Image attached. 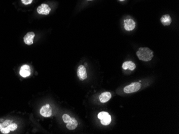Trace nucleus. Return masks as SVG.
<instances>
[{
  "label": "nucleus",
  "mask_w": 179,
  "mask_h": 134,
  "mask_svg": "<svg viewBox=\"0 0 179 134\" xmlns=\"http://www.w3.org/2000/svg\"><path fill=\"white\" fill-rule=\"evenodd\" d=\"M139 59L144 61H149L152 59L153 52L149 48H140L136 52Z\"/></svg>",
  "instance_id": "nucleus-1"
},
{
  "label": "nucleus",
  "mask_w": 179,
  "mask_h": 134,
  "mask_svg": "<svg viewBox=\"0 0 179 134\" xmlns=\"http://www.w3.org/2000/svg\"><path fill=\"white\" fill-rule=\"evenodd\" d=\"M141 83L138 82L131 83L130 85L124 87V92L126 94H130L135 92H138L141 89Z\"/></svg>",
  "instance_id": "nucleus-2"
},
{
  "label": "nucleus",
  "mask_w": 179,
  "mask_h": 134,
  "mask_svg": "<svg viewBox=\"0 0 179 134\" xmlns=\"http://www.w3.org/2000/svg\"><path fill=\"white\" fill-rule=\"evenodd\" d=\"M98 118L101 120V123L104 126L110 125L111 122V117L106 112H101L98 114Z\"/></svg>",
  "instance_id": "nucleus-3"
},
{
  "label": "nucleus",
  "mask_w": 179,
  "mask_h": 134,
  "mask_svg": "<svg viewBox=\"0 0 179 134\" xmlns=\"http://www.w3.org/2000/svg\"><path fill=\"white\" fill-rule=\"evenodd\" d=\"M40 114L41 116L45 118L50 117L52 114V109L49 104H46L40 110Z\"/></svg>",
  "instance_id": "nucleus-4"
},
{
  "label": "nucleus",
  "mask_w": 179,
  "mask_h": 134,
  "mask_svg": "<svg viewBox=\"0 0 179 134\" xmlns=\"http://www.w3.org/2000/svg\"><path fill=\"white\" fill-rule=\"evenodd\" d=\"M77 76L78 77L79 79L81 81H84L87 78V72H86V69L85 67L81 65L79 66L77 69Z\"/></svg>",
  "instance_id": "nucleus-5"
},
{
  "label": "nucleus",
  "mask_w": 179,
  "mask_h": 134,
  "mask_svg": "<svg viewBox=\"0 0 179 134\" xmlns=\"http://www.w3.org/2000/svg\"><path fill=\"white\" fill-rule=\"evenodd\" d=\"M136 26V23L132 19H125L124 20V28L126 31H131L134 30Z\"/></svg>",
  "instance_id": "nucleus-6"
},
{
  "label": "nucleus",
  "mask_w": 179,
  "mask_h": 134,
  "mask_svg": "<svg viewBox=\"0 0 179 134\" xmlns=\"http://www.w3.org/2000/svg\"><path fill=\"white\" fill-rule=\"evenodd\" d=\"M31 68L28 65H26V64L23 65L21 67L20 71H19V74L22 76V77H23V78L28 77L31 75Z\"/></svg>",
  "instance_id": "nucleus-7"
},
{
  "label": "nucleus",
  "mask_w": 179,
  "mask_h": 134,
  "mask_svg": "<svg viewBox=\"0 0 179 134\" xmlns=\"http://www.w3.org/2000/svg\"><path fill=\"white\" fill-rule=\"evenodd\" d=\"M35 37V34L33 32H30L24 36V42L26 45H31L34 43V40Z\"/></svg>",
  "instance_id": "nucleus-8"
},
{
  "label": "nucleus",
  "mask_w": 179,
  "mask_h": 134,
  "mask_svg": "<svg viewBox=\"0 0 179 134\" xmlns=\"http://www.w3.org/2000/svg\"><path fill=\"white\" fill-rule=\"evenodd\" d=\"M51 9L49 7L48 5L46 4H42L37 8V12L39 14L43 15H48L50 12Z\"/></svg>",
  "instance_id": "nucleus-9"
},
{
  "label": "nucleus",
  "mask_w": 179,
  "mask_h": 134,
  "mask_svg": "<svg viewBox=\"0 0 179 134\" xmlns=\"http://www.w3.org/2000/svg\"><path fill=\"white\" fill-rule=\"evenodd\" d=\"M112 98V94L110 92H104L101 94L99 96V99L101 103H105L110 101V99Z\"/></svg>",
  "instance_id": "nucleus-10"
},
{
  "label": "nucleus",
  "mask_w": 179,
  "mask_h": 134,
  "mask_svg": "<svg viewBox=\"0 0 179 134\" xmlns=\"http://www.w3.org/2000/svg\"><path fill=\"white\" fill-rule=\"evenodd\" d=\"M136 67L135 64L131 61H124L122 64V68L124 70H129L130 71H134Z\"/></svg>",
  "instance_id": "nucleus-11"
},
{
  "label": "nucleus",
  "mask_w": 179,
  "mask_h": 134,
  "mask_svg": "<svg viewBox=\"0 0 179 134\" xmlns=\"http://www.w3.org/2000/svg\"><path fill=\"white\" fill-rule=\"evenodd\" d=\"M78 126V122L75 118H71V120L69 122L67 123L66 125V127L67 129L70 130H75Z\"/></svg>",
  "instance_id": "nucleus-12"
},
{
  "label": "nucleus",
  "mask_w": 179,
  "mask_h": 134,
  "mask_svg": "<svg viewBox=\"0 0 179 134\" xmlns=\"http://www.w3.org/2000/svg\"><path fill=\"white\" fill-rule=\"evenodd\" d=\"M160 21L164 26H169L172 23V18L169 14H165L160 18Z\"/></svg>",
  "instance_id": "nucleus-13"
},
{
  "label": "nucleus",
  "mask_w": 179,
  "mask_h": 134,
  "mask_svg": "<svg viewBox=\"0 0 179 134\" xmlns=\"http://www.w3.org/2000/svg\"><path fill=\"white\" fill-rule=\"evenodd\" d=\"M71 118H72V117H70V116L68 115V114H65L62 116L63 121H64L65 123H66L69 122L70 120H71Z\"/></svg>",
  "instance_id": "nucleus-14"
},
{
  "label": "nucleus",
  "mask_w": 179,
  "mask_h": 134,
  "mask_svg": "<svg viewBox=\"0 0 179 134\" xmlns=\"http://www.w3.org/2000/svg\"><path fill=\"white\" fill-rule=\"evenodd\" d=\"M7 127L9 128V129L10 131H12L13 132V131H14V130L17 129V128H18V126H17L16 123H12L10 125H9Z\"/></svg>",
  "instance_id": "nucleus-15"
},
{
  "label": "nucleus",
  "mask_w": 179,
  "mask_h": 134,
  "mask_svg": "<svg viewBox=\"0 0 179 134\" xmlns=\"http://www.w3.org/2000/svg\"><path fill=\"white\" fill-rule=\"evenodd\" d=\"M12 121L11 120H5L4 122H3L2 123V125L3 127H8L9 125H10L11 123H12Z\"/></svg>",
  "instance_id": "nucleus-16"
},
{
  "label": "nucleus",
  "mask_w": 179,
  "mask_h": 134,
  "mask_svg": "<svg viewBox=\"0 0 179 134\" xmlns=\"http://www.w3.org/2000/svg\"><path fill=\"white\" fill-rule=\"evenodd\" d=\"M10 130L7 127H3L2 129L1 130V132L3 134H7L9 133Z\"/></svg>",
  "instance_id": "nucleus-17"
},
{
  "label": "nucleus",
  "mask_w": 179,
  "mask_h": 134,
  "mask_svg": "<svg viewBox=\"0 0 179 134\" xmlns=\"http://www.w3.org/2000/svg\"><path fill=\"white\" fill-rule=\"evenodd\" d=\"M22 2L25 5H28L32 2L33 0H21Z\"/></svg>",
  "instance_id": "nucleus-18"
},
{
  "label": "nucleus",
  "mask_w": 179,
  "mask_h": 134,
  "mask_svg": "<svg viewBox=\"0 0 179 134\" xmlns=\"http://www.w3.org/2000/svg\"><path fill=\"white\" fill-rule=\"evenodd\" d=\"M2 128H3L2 125V124H1V123H0V132H1V129H2Z\"/></svg>",
  "instance_id": "nucleus-19"
},
{
  "label": "nucleus",
  "mask_w": 179,
  "mask_h": 134,
  "mask_svg": "<svg viewBox=\"0 0 179 134\" xmlns=\"http://www.w3.org/2000/svg\"><path fill=\"white\" fill-rule=\"evenodd\" d=\"M120 1H123L124 0H119Z\"/></svg>",
  "instance_id": "nucleus-20"
},
{
  "label": "nucleus",
  "mask_w": 179,
  "mask_h": 134,
  "mask_svg": "<svg viewBox=\"0 0 179 134\" xmlns=\"http://www.w3.org/2000/svg\"><path fill=\"white\" fill-rule=\"evenodd\" d=\"M88 1H92V0H88Z\"/></svg>",
  "instance_id": "nucleus-21"
}]
</instances>
